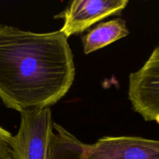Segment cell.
Returning <instances> with one entry per match:
<instances>
[{
    "label": "cell",
    "mask_w": 159,
    "mask_h": 159,
    "mask_svg": "<svg viewBox=\"0 0 159 159\" xmlns=\"http://www.w3.org/2000/svg\"><path fill=\"white\" fill-rule=\"evenodd\" d=\"M12 137L8 130L0 127V159H15L10 144Z\"/></svg>",
    "instance_id": "cell-7"
},
{
    "label": "cell",
    "mask_w": 159,
    "mask_h": 159,
    "mask_svg": "<svg viewBox=\"0 0 159 159\" xmlns=\"http://www.w3.org/2000/svg\"><path fill=\"white\" fill-rule=\"evenodd\" d=\"M48 159H159V141L141 137H104L85 144L53 123Z\"/></svg>",
    "instance_id": "cell-2"
},
{
    "label": "cell",
    "mask_w": 159,
    "mask_h": 159,
    "mask_svg": "<svg viewBox=\"0 0 159 159\" xmlns=\"http://www.w3.org/2000/svg\"><path fill=\"white\" fill-rule=\"evenodd\" d=\"M73 54L61 30L31 32L0 24V98L21 111L51 107L75 79Z\"/></svg>",
    "instance_id": "cell-1"
},
{
    "label": "cell",
    "mask_w": 159,
    "mask_h": 159,
    "mask_svg": "<svg viewBox=\"0 0 159 159\" xmlns=\"http://www.w3.org/2000/svg\"><path fill=\"white\" fill-rule=\"evenodd\" d=\"M128 2L127 0H74L56 16L64 20L60 30L68 38L81 34L98 21L120 15Z\"/></svg>",
    "instance_id": "cell-5"
},
{
    "label": "cell",
    "mask_w": 159,
    "mask_h": 159,
    "mask_svg": "<svg viewBox=\"0 0 159 159\" xmlns=\"http://www.w3.org/2000/svg\"><path fill=\"white\" fill-rule=\"evenodd\" d=\"M21 121L16 135L11 138L15 159H48L53 122L51 107L20 112Z\"/></svg>",
    "instance_id": "cell-3"
},
{
    "label": "cell",
    "mask_w": 159,
    "mask_h": 159,
    "mask_svg": "<svg viewBox=\"0 0 159 159\" xmlns=\"http://www.w3.org/2000/svg\"><path fill=\"white\" fill-rule=\"evenodd\" d=\"M128 97L144 120L159 124V45L144 65L129 75Z\"/></svg>",
    "instance_id": "cell-4"
},
{
    "label": "cell",
    "mask_w": 159,
    "mask_h": 159,
    "mask_svg": "<svg viewBox=\"0 0 159 159\" xmlns=\"http://www.w3.org/2000/svg\"><path fill=\"white\" fill-rule=\"evenodd\" d=\"M126 21L117 18L99 23L82 38L84 53L89 54L129 34Z\"/></svg>",
    "instance_id": "cell-6"
}]
</instances>
